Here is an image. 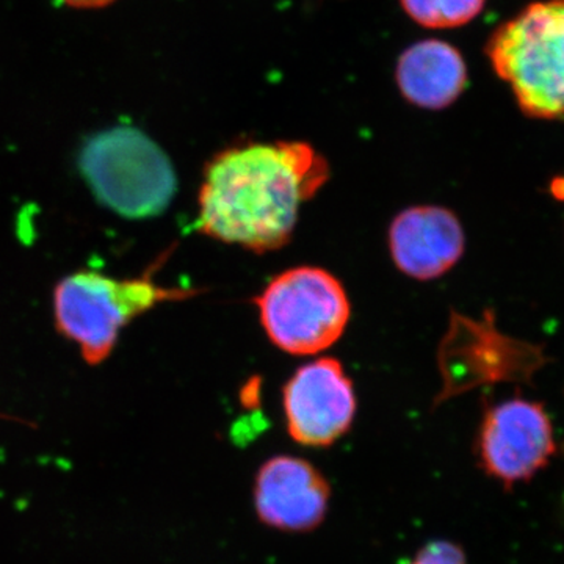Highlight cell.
Returning <instances> with one entry per match:
<instances>
[{"mask_svg": "<svg viewBox=\"0 0 564 564\" xmlns=\"http://www.w3.org/2000/svg\"><path fill=\"white\" fill-rule=\"evenodd\" d=\"M328 177V163L304 141L237 144L204 169L196 226L245 250H280L292 239L300 207Z\"/></svg>", "mask_w": 564, "mask_h": 564, "instance_id": "cell-1", "label": "cell"}, {"mask_svg": "<svg viewBox=\"0 0 564 564\" xmlns=\"http://www.w3.org/2000/svg\"><path fill=\"white\" fill-rule=\"evenodd\" d=\"M191 289L166 288L151 274L115 278L79 270L62 278L52 293L54 323L76 345L88 366H99L117 348L121 332L159 304L191 299Z\"/></svg>", "mask_w": 564, "mask_h": 564, "instance_id": "cell-2", "label": "cell"}, {"mask_svg": "<svg viewBox=\"0 0 564 564\" xmlns=\"http://www.w3.org/2000/svg\"><path fill=\"white\" fill-rule=\"evenodd\" d=\"M486 55L527 117L564 118V0L530 3L492 33Z\"/></svg>", "mask_w": 564, "mask_h": 564, "instance_id": "cell-3", "label": "cell"}, {"mask_svg": "<svg viewBox=\"0 0 564 564\" xmlns=\"http://www.w3.org/2000/svg\"><path fill=\"white\" fill-rule=\"evenodd\" d=\"M79 169L104 206L132 220L162 214L176 195V172L169 155L131 126L107 129L87 140Z\"/></svg>", "mask_w": 564, "mask_h": 564, "instance_id": "cell-4", "label": "cell"}, {"mask_svg": "<svg viewBox=\"0 0 564 564\" xmlns=\"http://www.w3.org/2000/svg\"><path fill=\"white\" fill-rule=\"evenodd\" d=\"M267 336L289 355H317L343 336L350 302L337 278L318 267L278 274L256 300Z\"/></svg>", "mask_w": 564, "mask_h": 564, "instance_id": "cell-5", "label": "cell"}, {"mask_svg": "<svg viewBox=\"0 0 564 564\" xmlns=\"http://www.w3.org/2000/svg\"><path fill=\"white\" fill-rule=\"evenodd\" d=\"M474 454L478 469L505 491L532 481L558 454L554 423L544 404L513 397L486 408Z\"/></svg>", "mask_w": 564, "mask_h": 564, "instance_id": "cell-6", "label": "cell"}, {"mask_svg": "<svg viewBox=\"0 0 564 564\" xmlns=\"http://www.w3.org/2000/svg\"><path fill=\"white\" fill-rule=\"evenodd\" d=\"M285 429L293 443L326 448L350 432L356 393L343 364L322 358L300 367L282 389Z\"/></svg>", "mask_w": 564, "mask_h": 564, "instance_id": "cell-7", "label": "cell"}, {"mask_svg": "<svg viewBox=\"0 0 564 564\" xmlns=\"http://www.w3.org/2000/svg\"><path fill=\"white\" fill-rule=\"evenodd\" d=\"M332 485L307 459L276 455L259 467L252 505L261 524L284 533L314 532L328 516Z\"/></svg>", "mask_w": 564, "mask_h": 564, "instance_id": "cell-8", "label": "cell"}, {"mask_svg": "<svg viewBox=\"0 0 564 564\" xmlns=\"http://www.w3.org/2000/svg\"><path fill=\"white\" fill-rule=\"evenodd\" d=\"M464 231L454 212L417 206L393 218L389 248L400 272L419 281L447 273L464 252Z\"/></svg>", "mask_w": 564, "mask_h": 564, "instance_id": "cell-9", "label": "cell"}, {"mask_svg": "<svg viewBox=\"0 0 564 564\" xmlns=\"http://www.w3.org/2000/svg\"><path fill=\"white\" fill-rule=\"evenodd\" d=\"M395 82L408 102L421 109L443 110L466 90V61L445 41L422 40L400 55Z\"/></svg>", "mask_w": 564, "mask_h": 564, "instance_id": "cell-10", "label": "cell"}, {"mask_svg": "<svg viewBox=\"0 0 564 564\" xmlns=\"http://www.w3.org/2000/svg\"><path fill=\"white\" fill-rule=\"evenodd\" d=\"M486 0H400L404 13L425 29L463 28L484 10Z\"/></svg>", "mask_w": 564, "mask_h": 564, "instance_id": "cell-11", "label": "cell"}, {"mask_svg": "<svg viewBox=\"0 0 564 564\" xmlns=\"http://www.w3.org/2000/svg\"><path fill=\"white\" fill-rule=\"evenodd\" d=\"M406 564H467L462 545L447 540L430 541Z\"/></svg>", "mask_w": 564, "mask_h": 564, "instance_id": "cell-12", "label": "cell"}, {"mask_svg": "<svg viewBox=\"0 0 564 564\" xmlns=\"http://www.w3.org/2000/svg\"><path fill=\"white\" fill-rule=\"evenodd\" d=\"M63 3L76 9H101V7L110 6L115 0H62Z\"/></svg>", "mask_w": 564, "mask_h": 564, "instance_id": "cell-13", "label": "cell"}]
</instances>
